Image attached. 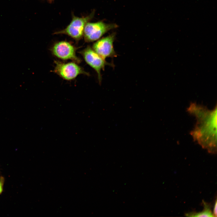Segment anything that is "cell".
I'll return each instance as SVG.
<instances>
[{
    "label": "cell",
    "instance_id": "6da1fadb",
    "mask_svg": "<svg viewBox=\"0 0 217 217\" xmlns=\"http://www.w3.org/2000/svg\"><path fill=\"white\" fill-rule=\"evenodd\" d=\"M187 111L195 116L197 122L190 133L194 140L210 153L217 152V106L209 110L195 102L190 103Z\"/></svg>",
    "mask_w": 217,
    "mask_h": 217
},
{
    "label": "cell",
    "instance_id": "7a4b0ae2",
    "mask_svg": "<svg viewBox=\"0 0 217 217\" xmlns=\"http://www.w3.org/2000/svg\"><path fill=\"white\" fill-rule=\"evenodd\" d=\"M115 24H107L102 21L95 23L88 22L86 24L83 36L87 42L97 40L109 31L118 27Z\"/></svg>",
    "mask_w": 217,
    "mask_h": 217
},
{
    "label": "cell",
    "instance_id": "3957f363",
    "mask_svg": "<svg viewBox=\"0 0 217 217\" xmlns=\"http://www.w3.org/2000/svg\"><path fill=\"white\" fill-rule=\"evenodd\" d=\"M94 11L85 17H79L73 16L70 24L65 29L55 32V34H66L76 41L80 39L83 36L84 27L86 24L93 17Z\"/></svg>",
    "mask_w": 217,
    "mask_h": 217
},
{
    "label": "cell",
    "instance_id": "277c9868",
    "mask_svg": "<svg viewBox=\"0 0 217 217\" xmlns=\"http://www.w3.org/2000/svg\"><path fill=\"white\" fill-rule=\"evenodd\" d=\"M86 63L93 68L97 72L99 83H101L102 77L101 70H104L105 66H113L105 60L90 46L80 52Z\"/></svg>",
    "mask_w": 217,
    "mask_h": 217
},
{
    "label": "cell",
    "instance_id": "5b68a950",
    "mask_svg": "<svg viewBox=\"0 0 217 217\" xmlns=\"http://www.w3.org/2000/svg\"><path fill=\"white\" fill-rule=\"evenodd\" d=\"M55 63L56 65L53 72L64 80H72L80 74L89 75V73L75 62L64 63L55 61Z\"/></svg>",
    "mask_w": 217,
    "mask_h": 217
},
{
    "label": "cell",
    "instance_id": "8992f818",
    "mask_svg": "<svg viewBox=\"0 0 217 217\" xmlns=\"http://www.w3.org/2000/svg\"><path fill=\"white\" fill-rule=\"evenodd\" d=\"M116 33H113L106 37L99 39L93 46V49L104 59L116 57L117 55L113 46Z\"/></svg>",
    "mask_w": 217,
    "mask_h": 217
},
{
    "label": "cell",
    "instance_id": "52a82bcc",
    "mask_svg": "<svg viewBox=\"0 0 217 217\" xmlns=\"http://www.w3.org/2000/svg\"><path fill=\"white\" fill-rule=\"evenodd\" d=\"M76 49L70 43L62 41L56 43L52 48L51 51L53 55L60 59H70L79 63L81 60L76 55Z\"/></svg>",
    "mask_w": 217,
    "mask_h": 217
},
{
    "label": "cell",
    "instance_id": "ba28073f",
    "mask_svg": "<svg viewBox=\"0 0 217 217\" xmlns=\"http://www.w3.org/2000/svg\"><path fill=\"white\" fill-rule=\"evenodd\" d=\"M204 209L199 212H190L186 213L185 215L188 217H214L211 209L210 205L203 201Z\"/></svg>",
    "mask_w": 217,
    "mask_h": 217
},
{
    "label": "cell",
    "instance_id": "9c48e42d",
    "mask_svg": "<svg viewBox=\"0 0 217 217\" xmlns=\"http://www.w3.org/2000/svg\"><path fill=\"white\" fill-rule=\"evenodd\" d=\"M213 214L214 217L217 216V200H215V203L214 205L213 211L212 212Z\"/></svg>",
    "mask_w": 217,
    "mask_h": 217
},
{
    "label": "cell",
    "instance_id": "30bf717a",
    "mask_svg": "<svg viewBox=\"0 0 217 217\" xmlns=\"http://www.w3.org/2000/svg\"><path fill=\"white\" fill-rule=\"evenodd\" d=\"M3 181L2 178L0 179V194L2 192L3 190Z\"/></svg>",
    "mask_w": 217,
    "mask_h": 217
}]
</instances>
